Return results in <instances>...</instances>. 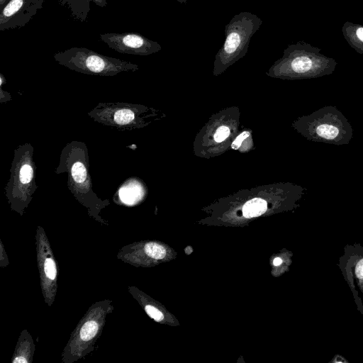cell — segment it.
<instances>
[{
    "instance_id": "277c9868",
    "label": "cell",
    "mask_w": 363,
    "mask_h": 363,
    "mask_svg": "<svg viewBox=\"0 0 363 363\" xmlns=\"http://www.w3.org/2000/svg\"><path fill=\"white\" fill-rule=\"evenodd\" d=\"M262 23L258 16L249 11L235 15L225 26V40L216 56L217 66L225 67L242 57Z\"/></svg>"
},
{
    "instance_id": "3957f363",
    "label": "cell",
    "mask_w": 363,
    "mask_h": 363,
    "mask_svg": "<svg viewBox=\"0 0 363 363\" xmlns=\"http://www.w3.org/2000/svg\"><path fill=\"white\" fill-rule=\"evenodd\" d=\"M54 59L60 65L77 72L113 77L123 72H135L138 66L130 62L101 55L84 48H72L57 52Z\"/></svg>"
},
{
    "instance_id": "30bf717a",
    "label": "cell",
    "mask_w": 363,
    "mask_h": 363,
    "mask_svg": "<svg viewBox=\"0 0 363 363\" xmlns=\"http://www.w3.org/2000/svg\"><path fill=\"white\" fill-rule=\"evenodd\" d=\"M342 33L349 45L363 55V25L346 21L342 27Z\"/></svg>"
},
{
    "instance_id": "7402d4cb",
    "label": "cell",
    "mask_w": 363,
    "mask_h": 363,
    "mask_svg": "<svg viewBox=\"0 0 363 363\" xmlns=\"http://www.w3.org/2000/svg\"><path fill=\"white\" fill-rule=\"evenodd\" d=\"M281 262H282V259L279 257L275 258L273 261V264L275 266L280 265L281 264Z\"/></svg>"
},
{
    "instance_id": "6da1fadb",
    "label": "cell",
    "mask_w": 363,
    "mask_h": 363,
    "mask_svg": "<svg viewBox=\"0 0 363 363\" xmlns=\"http://www.w3.org/2000/svg\"><path fill=\"white\" fill-rule=\"evenodd\" d=\"M55 172L67 174V187L80 201L97 204L100 201L92 189L89 152L85 143L78 140L67 143L61 151Z\"/></svg>"
},
{
    "instance_id": "9a60e30c",
    "label": "cell",
    "mask_w": 363,
    "mask_h": 363,
    "mask_svg": "<svg viewBox=\"0 0 363 363\" xmlns=\"http://www.w3.org/2000/svg\"><path fill=\"white\" fill-rule=\"evenodd\" d=\"M44 271L45 275L50 279L56 277L57 270L55 261L51 258H47L44 263Z\"/></svg>"
},
{
    "instance_id": "ffe728a7",
    "label": "cell",
    "mask_w": 363,
    "mask_h": 363,
    "mask_svg": "<svg viewBox=\"0 0 363 363\" xmlns=\"http://www.w3.org/2000/svg\"><path fill=\"white\" fill-rule=\"evenodd\" d=\"M355 272L359 278L363 279V259L357 264Z\"/></svg>"
},
{
    "instance_id": "5bb4252c",
    "label": "cell",
    "mask_w": 363,
    "mask_h": 363,
    "mask_svg": "<svg viewBox=\"0 0 363 363\" xmlns=\"http://www.w3.org/2000/svg\"><path fill=\"white\" fill-rule=\"evenodd\" d=\"M98 324L94 320L86 322L80 330V337L83 340H89L92 339L98 331Z\"/></svg>"
},
{
    "instance_id": "9c48e42d",
    "label": "cell",
    "mask_w": 363,
    "mask_h": 363,
    "mask_svg": "<svg viewBox=\"0 0 363 363\" xmlns=\"http://www.w3.org/2000/svg\"><path fill=\"white\" fill-rule=\"evenodd\" d=\"M144 193V185L139 178L130 177L120 186L117 196L123 203L132 206L143 199Z\"/></svg>"
},
{
    "instance_id": "7c38bea8",
    "label": "cell",
    "mask_w": 363,
    "mask_h": 363,
    "mask_svg": "<svg viewBox=\"0 0 363 363\" xmlns=\"http://www.w3.org/2000/svg\"><path fill=\"white\" fill-rule=\"evenodd\" d=\"M25 0H10L2 10L0 15V23L4 24L11 16L16 13L23 6Z\"/></svg>"
},
{
    "instance_id": "e0dca14e",
    "label": "cell",
    "mask_w": 363,
    "mask_h": 363,
    "mask_svg": "<svg viewBox=\"0 0 363 363\" xmlns=\"http://www.w3.org/2000/svg\"><path fill=\"white\" fill-rule=\"evenodd\" d=\"M230 135V130L226 126L219 127L214 135V140L217 143H221L226 139Z\"/></svg>"
},
{
    "instance_id": "7a4b0ae2",
    "label": "cell",
    "mask_w": 363,
    "mask_h": 363,
    "mask_svg": "<svg viewBox=\"0 0 363 363\" xmlns=\"http://www.w3.org/2000/svg\"><path fill=\"white\" fill-rule=\"evenodd\" d=\"M320 48L304 41L290 44L275 64L279 72L296 78H318L331 74L337 61L320 53Z\"/></svg>"
},
{
    "instance_id": "d4e9b609",
    "label": "cell",
    "mask_w": 363,
    "mask_h": 363,
    "mask_svg": "<svg viewBox=\"0 0 363 363\" xmlns=\"http://www.w3.org/2000/svg\"><path fill=\"white\" fill-rule=\"evenodd\" d=\"M96 3H99V1H102V0H94Z\"/></svg>"
},
{
    "instance_id": "5b68a950",
    "label": "cell",
    "mask_w": 363,
    "mask_h": 363,
    "mask_svg": "<svg viewBox=\"0 0 363 363\" xmlns=\"http://www.w3.org/2000/svg\"><path fill=\"white\" fill-rule=\"evenodd\" d=\"M309 140L332 145H347L353 137L352 127L342 113L333 106H326L305 118Z\"/></svg>"
},
{
    "instance_id": "44dd1931",
    "label": "cell",
    "mask_w": 363,
    "mask_h": 363,
    "mask_svg": "<svg viewBox=\"0 0 363 363\" xmlns=\"http://www.w3.org/2000/svg\"><path fill=\"white\" fill-rule=\"evenodd\" d=\"M13 363H26V362H28V361L23 357H17L13 359Z\"/></svg>"
},
{
    "instance_id": "ba28073f",
    "label": "cell",
    "mask_w": 363,
    "mask_h": 363,
    "mask_svg": "<svg viewBox=\"0 0 363 363\" xmlns=\"http://www.w3.org/2000/svg\"><path fill=\"white\" fill-rule=\"evenodd\" d=\"M101 40L111 49L121 53L148 55L161 50V45L139 33H105Z\"/></svg>"
},
{
    "instance_id": "ac0fdd59",
    "label": "cell",
    "mask_w": 363,
    "mask_h": 363,
    "mask_svg": "<svg viewBox=\"0 0 363 363\" xmlns=\"http://www.w3.org/2000/svg\"><path fill=\"white\" fill-rule=\"evenodd\" d=\"M249 135L250 133L247 131H245L240 134L232 143V148L234 150L238 149L241 143L243 142V140L246 139Z\"/></svg>"
},
{
    "instance_id": "8fae6325",
    "label": "cell",
    "mask_w": 363,
    "mask_h": 363,
    "mask_svg": "<svg viewBox=\"0 0 363 363\" xmlns=\"http://www.w3.org/2000/svg\"><path fill=\"white\" fill-rule=\"evenodd\" d=\"M267 208V202L259 198H255L246 202L242 207V213L245 218H250L261 216Z\"/></svg>"
},
{
    "instance_id": "603a6c76",
    "label": "cell",
    "mask_w": 363,
    "mask_h": 363,
    "mask_svg": "<svg viewBox=\"0 0 363 363\" xmlns=\"http://www.w3.org/2000/svg\"><path fill=\"white\" fill-rule=\"evenodd\" d=\"M179 3L186 4L187 2V0H177Z\"/></svg>"
},
{
    "instance_id": "2e32d148",
    "label": "cell",
    "mask_w": 363,
    "mask_h": 363,
    "mask_svg": "<svg viewBox=\"0 0 363 363\" xmlns=\"http://www.w3.org/2000/svg\"><path fill=\"white\" fill-rule=\"evenodd\" d=\"M145 309L147 315L153 318L155 321L159 322L164 318V315L162 312L154 306L147 305L145 306Z\"/></svg>"
},
{
    "instance_id": "8992f818",
    "label": "cell",
    "mask_w": 363,
    "mask_h": 363,
    "mask_svg": "<svg viewBox=\"0 0 363 363\" xmlns=\"http://www.w3.org/2000/svg\"><path fill=\"white\" fill-rule=\"evenodd\" d=\"M33 153L34 148L29 143L19 145L14 150L5 191L9 201L16 204L28 202L38 188Z\"/></svg>"
},
{
    "instance_id": "4fadbf2b",
    "label": "cell",
    "mask_w": 363,
    "mask_h": 363,
    "mask_svg": "<svg viewBox=\"0 0 363 363\" xmlns=\"http://www.w3.org/2000/svg\"><path fill=\"white\" fill-rule=\"evenodd\" d=\"M145 252L149 257L155 259H161L166 255L164 247L155 242L147 243L145 245Z\"/></svg>"
},
{
    "instance_id": "cb8c5ba5",
    "label": "cell",
    "mask_w": 363,
    "mask_h": 363,
    "mask_svg": "<svg viewBox=\"0 0 363 363\" xmlns=\"http://www.w3.org/2000/svg\"><path fill=\"white\" fill-rule=\"evenodd\" d=\"M7 0H0V5L3 6V4Z\"/></svg>"
},
{
    "instance_id": "d6986e66",
    "label": "cell",
    "mask_w": 363,
    "mask_h": 363,
    "mask_svg": "<svg viewBox=\"0 0 363 363\" xmlns=\"http://www.w3.org/2000/svg\"><path fill=\"white\" fill-rule=\"evenodd\" d=\"M11 100V95L8 91H4L2 86H0V102L4 103Z\"/></svg>"
},
{
    "instance_id": "52a82bcc",
    "label": "cell",
    "mask_w": 363,
    "mask_h": 363,
    "mask_svg": "<svg viewBox=\"0 0 363 363\" xmlns=\"http://www.w3.org/2000/svg\"><path fill=\"white\" fill-rule=\"evenodd\" d=\"M149 109L126 102H100L87 114L94 121L121 131L133 130L147 124Z\"/></svg>"
}]
</instances>
